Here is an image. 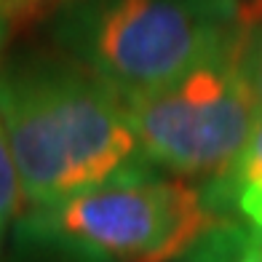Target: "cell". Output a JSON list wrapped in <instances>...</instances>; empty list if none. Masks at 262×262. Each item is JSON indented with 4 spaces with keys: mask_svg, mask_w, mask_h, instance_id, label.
<instances>
[{
    "mask_svg": "<svg viewBox=\"0 0 262 262\" xmlns=\"http://www.w3.org/2000/svg\"><path fill=\"white\" fill-rule=\"evenodd\" d=\"M0 126L30 209L158 174L123 99L56 49L0 62Z\"/></svg>",
    "mask_w": 262,
    "mask_h": 262,
    "instance_id": "obj_1",
    "label": "cell"
},
{
    "mask_svg": "<svg viewBox=\"0 0 262 262\" xmlns=\"http://www.w3.org/2000/svg\"><path fill=\"white\" fill-rule=\"evenodd\" d=\"M241 32V0H67L49 19L56 51L121 99L163 89L233 51Z\"/></svg>",
    "mask_w": 262,
    "mask_h": 262,
    "instance_id": "obj_2",
    "label": "cell"
},
{
    "mask_svg": "<svg viewBox=\"0 0 262 262\" xmlns=\"http://www.w3.org/2000/svg\"><path fill=\"white\" fill-rule=\"evenodd\" d=\"M220 220L198 185L156 174L27 209L14 238L64 262H180Z\"/></svg>",
    "mask_w": 262,
    "mask_h": 262,
    "instance_id": "obj_3",
    "label": "cell"
},
{
    "mask_svg": "<svg viewBox=\"0 0 262 262\" xmlns=\"http://www.w3.org/2000/svg\"><path fill=\"white\" fill-rule=\"evenodd\" d=\"M123 107L147 161L193 185L230 171L259 115V102L238 67V46L169 86L126 97Z\"/></svg>",
    "mask_w": 262,
    "mask_h": 262,
    "instance_id": "obj_4",
    "label": "cell"
},
{
    "mask_svg": "<svg viewBox=\"0 0 262 262\" xmlns=\"http://www.w3.org/2000/svg\"><path fill=\"white\" fill-rule=\"evenodd\" d=\"M25 204L27 201H25V190H21V182H19L16 163L11 158L3 126H0V241L25 214Z\"/></svg>",
    "mask_w": 262,
    "mask_h": 262,
    "instance_id": "obj_5",
    "label": "cell"
},
{
    "mask_svg": "<svg viewBox=\"0 0 262 262\" xmlns=\"http://www.w3.org/2000/svg\"><path fill=\"white\" fill-rule=\"evenodd\" d=\"M238 67L262 107V19L244 25L241 40H238Z\"/></svg>",
    "mask_w": 262,
    "mask_h": 262,
    "instance_id": "obj_6",
    "label": "cell"
},
{
    "mask_svg": "<svg viewBox=\"0 0 262 262\" xmlns=\"http://www.w3.org/2000/svg\"><path fill=\"white\" fill-rule=\"evenodd\" d=\"M62 3H67V0H0V6H6L16 21L25 19V16H35L38 11H49V14H54Z\"/></svg>",
    "mask_w": 262,
    "mask_h": 262,
    "instance_id": "obj_7",
    "label": "cell"
},
{
    "mask_svg": "<svg viewBox=\"0 0 262 262\" xmlns=\"http://www.w3.org/2000/svg\"><path fill=\"white\" fill-rule=\"evenodd\" d=\"M14 25H16V19L11 16V11H8L6 6H0V51H3V46L8 43Z\"/></svg>",
    "mask_w": 262,
    "mask_h": 262,
    "instance_id": "obj_8",
    "label": "cell"
}]
</instances>
